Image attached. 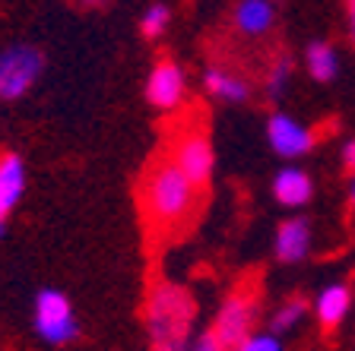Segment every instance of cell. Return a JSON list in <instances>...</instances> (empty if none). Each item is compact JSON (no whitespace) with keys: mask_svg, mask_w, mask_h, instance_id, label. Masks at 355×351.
I'll return each instance as SVG.
<instances>
[{"mask_svg":"<svg viewBox=\"0 0 355 351\" xmlns=\"http://www.w3.org/2000/svg\"><path fill=\"white\" fill-rule=\"evenodd\" d=\"M143 323H146L149 348L184 351L191 348V336L197 326V300L178 282H159L149 288Z\"/></svg>","mask_w":355,"mask_h":351,"instance_id":"obj_1","label":"cell"},{"mask_svg":"<svg viewBox=\"0 0 355 351\" xmlns=\"http://www.w3.org/2000/svg\"><path fill=\"white\" fill-rule=\"evenodd\" d=\"M193 197H197V187L181 174V168L171 159L155 165L143 183V203H146V213L155 225L181 222L193 209Z\"/></svg>","mask_w":355,"mask_h":351,"instance_id":"obj_2","label":"cell"},{"mask_svg":"<svg viewBox=\"0 0 355 351\" xmlns=\"http://www.w3.org/2000/svg\"><path fill=\"white\" fill-rule=\"evenodd\" d=\"M32 332H35L38 342L54 345V348L80 342L83 332L80 320H76V310L64 291H58V288L35 291V300H32Z\"/></svg>","mask_w":355,"mask_h":351,"instance_id":"obj_3","label":"cell"},{"mask_svg":"<svg viewBox=\"0 0 355 351\" xmlns=\"http://www.w3.org/2000/svg\"><path fill=\"white\" fill-rule=\"evenodd\" d=\"M44 66H48V57L35 44L16 42L0 48V102L26 98L44 76Z\"/></svg>","mask_w":355,"mask_h":351,"instance_id":"obj_4","label":"cell"},{"mask_svg":"<svg viewBox=\"0 0 355 351\" xmlns=\"http://www.w3.org/2000/svg\"><path fill=\"white\" fill-rule=\"evenodd\" d=\"M143 96H146L149 108L162 111V114L178 111L181 105H184V98H187L184 66L178 64V60H171V57L155 60V64L149 66L146 82H143Z\"/></svg>","mask_w":355,"mask_h":351,"instance_id":"obj_5","label":"cell"},{"mask_svg":"<svg viewBox=\"0 0 355 351\" xmlns=\"http://www.w3.org/2000/svg\"><path fill=\"white\" fill-rule=\"evenodd\" d=\"M209 330H213L216 342H219V351H238L244 336L254 330V300L241 291L229 294L216 310Z\"/></svg>","mask_w":355,"mask_h":351,"instance_id":"obj_6","label":"cell"},{"mask_svg":"<svg viewBox=\"0 0 355 351\" xmlns=\"http://www.w3.org/2000/svg\"><path fill=\"white\" fill-rule=\"evenodd\" d=\"M266 143L279 159H304L318 146V133L288 111H273L266 117Z\"/></svg>","mask_w":355,"mask_h":351,"instance_id":"obj_7","label":"cell"},{"mask_svg":"<svg viewBox=\"0 0 355 351\" xmlns=\"http://www.w3.org/2000/svg\"><path fill=\"white\" fill-rule=\"evenodd\" d=\"M171 161H175L181 174L193 183V187H207L213 181L216 171V149L209 143V136L203 130H191L175 143V152H171Z\"/></svg>","mask_w":355,"mask_h":351,"instance_id":"obj_8","label":"cell"},{"mask_svg":"<svg viewBox=\"0 0 355 351\" xmlns=\"http://www.w3.org/2000/svg\"><path fill=\"white\" fill-rule=\"evenodd\" d=\"M311 244H314V228L304 215H292V219L279 222L273 234V256L276 263L295 266L302 263L304 256L311 253Z\"/></svg>","mask_w":355,"mask_h":351,"instance_id":"obj_9","label":"cell"},{"mask_svg":"<svg viewBox=\"0 0 355 351\" xmlns=\"http://www.w3.org/2000/svg\"><path fill=\"white\" fill-rule=\"evenodd\" d=\"M279 22L276 0H235L232 7V29L241 38H266Z\"/></svg>","mask_w":355,"mask_h":351,"instance_id":"obj_10","label":"cell"},{"mask_svg":"<svg viewBox=\"0 0 355 351\" xmlns=\"http://www.w3.org/2000/svg\"><path fill=\"white\" fill-rule=\"evenodd\" d=\"M29 187V168L19 152H0V219H10Z\"/></svg>","mask_w":355,"mask_h":351,"instance_id":"obj_11","label":"cell"},{"mask_svg":"<svg viewBox=\"0 0 355 351\" xmlns=\"http://www.w3.org/2000/svg\"><path fill=\"white\" fill-rule=\"evenodd\" d=\"M270 190H273V199L286 209H302L314 199V181L304 168L298 165H286L273 174V183H270Z\"/></svg>","mask_w":355,"mask_h":351,"instance_id":"obj_12","label":"cell"},{"mask_svg":"<svg viewBox=\"0 0 355 351\" xmlns=\"http://www.w3.org/2000/svg\"><path fill=\"white\" fill-rule=\"evenodd\" d=\"M349 310H352V288L346 282H333L314 298L311 314H314V320L324 332H336L343 326V320L349 316Z\"/></svg>","mask_w":355,"mask_h":351,"instance_id":"obj_13","label":"cell"},{"mask_svg":"<svg viewBox=\"0 0 355 351\" xmlns=\"http://www.w3.org/2000/svg\"><path fill=\"white\" fill-rule=\"evenodd\" d=\"M200 86L216 102H225V105L251 102V82L244 76L232 73V70H225V66H207L203 76H200Z\"/></svg>","mask_w":355,"mask_h":351,"instance_id":"obj_14","label":"cell"},{"mask_svg":"<svg viewBox=\"0 0 355 351\" xmlns=\"http://www.w3.org/2000/svg\"><path fill=\"white\" fill-rule=\"evenodd\" d=\"M304 70L314 82L327 86L340 76V51L324 38H314V42L304 44Z\"/></svg>","mask_w":355,"mask_h":351,"instance_id":"obj_15","label":"cell"},{"mask_svg":"<svg viewBox=\"0 0 355 351\" xmlns=\"http://www.w3.org/2000/svg\"><path fill=\"white\" fill-rule=\"evenodd\" d=\"M292 73H295V64L288 57L286 51L276 54L273 64L266 66V76H263V96L270 105H279L282 96L288 92V82H292Z\"/></svg>","mask_w":355,"mask_h":351,"instance_id":"obj_16","label":"cell"},{"mask_svg":"<svg viewBox=\"0 0 355 351\" xmlns=\"http://www.w3.org/2000/svg\"><path fill=\"white\" fill-rule=\"evenodd\" d=\"M304 316H308V300L304 298H288L273 310V316H270V330H273L276 336H288L292 330L302 326Z\"/></svg>","mask_w":355,"mask_h":351,"instance_id":"obj_17","label":"cell"},{"mask_svg":"<svg viewBox=\"0 0 355 351\" xmlns=\"http://www.w3.org/2000/svg\"><path fill=\"white\" fill-rule=\"evenodd\" d=\"M168 26H171V7H168V3L155 0V3H149V7L143 10V16H140V35L146 38V42L162 38L165 32H168Z\"/></svg>","mask_w":355,"mask_h":351,"instance_id":"obj_18","label":"cell"},{"mask_svg":"<svg viewBox=\"0 0 355 351\" xmlns=\"http://www.w3.org/2000/svg\"><path fill=\"white\" fill-rule=\"evenodd\" d=\"M238 351H282V339L273 330H263V332L251 330L244 336V342L238 345Z\"/></svg>","mask_w":355,"mask_h":351,"instance_id":"obj_19","label":"cell"},{"mask_svg":"<svg viewBox=\"0 0 355 351\" xmlns=\"http://www.w3.org/2000/svg\"><path fill=\"white\" fill-rule=\"evenodd\" d=\"M191 348H197V351H219V342H216V336H213V330H193V336H191Z\"/></svg>","mask_w":355,"mask_h":351,"instance_id":"obj_20","label":"cell"},{"mask_svg":"<svg viewBox=\"0 0 355 351\" xmlns=\"http://www.w3.org/2000/svg\"><path fill=\"white\" fill-rule=\"evenodd\" d=\"M340 159L346 165V171H355V139H346L340 149Z\"/></svg>","mask_w":355,"mask_h":351,"instance_id":"obj_21","label":"cell"},{"mask_svg":"<svg viewBox=\"0 0 355 351\" xmlns=\"http://www.w3.org/2000/svg\"><path fill=\"white\" fill-rule=\"evenodd\" d=\"M346 29H349V42L355 44V0H346Z\"/></svg>","mask_w":355,"mask_h":351,"instance_id":"obj_22","label":"cell"},{"mask_svg":"<svg viewBox=\"0 0 355 351\" xmlns=\"http://www.w3.org/2000/svg\"><path fill=\"white\" fill-rule=\"evenodd\" d=\"M76 3H80V7H86V10H96V7H102L105 0H76Z\"/></svg>","mask_w":355,"mask_h":351,"instance_id":"obj_23","label":"cell"},{"mask_svg":"<svg viewBox=\"0 0 355 351\" xmlns=\"http://www.w3.org/2000/svg\"><path fill=\"white\" fill-rule=\"evenodd\" d=\"M349 203H352V209H355V171H352V183H349Z\"/></svg>","mask_w":355,"mask_h":351,"instance_id":"obj_24","label":"cell"},{"mask_svg":"<svg viewBox=\"0 0 355 351\" xmlns=\"http://www.w3.org/2000/svg\"><path fill=\"white\" fill-rule=\"evenodd\" d=\"M7 234V219H0V237Z\"/></svg>","mask_w":355,"mask_h":351,"instance_id":"obj_25","label":"cell"}]
</instances>
